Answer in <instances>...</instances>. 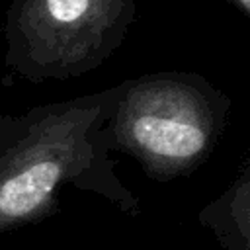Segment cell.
Returning a JSON list of instances; mask_svg holds the SVG:
<instances>
[{
    "label": "cell",
    "mask_w": 250,
    "mask_h": 250,
    "mask_svg": "<svg viewBox=\"0 0 250 250\" xmlns=\"http://www.w3.org/2000/svg\"><path fill=\"white\" fill-rule=\"evenodd\" d=\"M211 90L191 76L158 74L125 88L117 105V139L148 172L182 174L213 148L221 129Z\"/></svg>",
    "instance_id": "obj_1"
},
{
    "label": "cell",
    "mask_w": 250,
    "mask_h": 250,
    "mask_svg": "<svg viewBox=\"0 0 250 250\" xmlns=\"http://www.w3.org/2000/svg\"><path fill=\"white\" fill-rule=\"evenodd\" d=\"M133 16L135 0H12L10 59L41 74L82 72L115 49Z\"/></svg>",
    "instance_id": "obj_2"
},
{
    "label": "cell",
    "mask_w": 250,
    "mask_h": 250,
    "mask_svg": "<svg viewBox=\"0 0 250 250\" xmlns=\"http://www.w3.org/2000/svg\"><path fill=\"white\" fill-rule=\"evenodd\" d=\"M100 100L74 102L37 121L0 156V230L41 217L55 189L90 160L86 133Z\"/></svg>",
    "instance_id": "obj_3"
},
{
    "label": "cell",
    "mask_w": 250,
    "mask_h": 250,
    "mask_svg": "<svg viewBox=\"0 0 250 250\" xmlns=\"http://www.w3.org/2000/svg\"><path fill=\"white\" fill-rule=\"evenodd\" d=\"M201 221L227 250H250V156L232 184L205 209Z\"/></svg>",
    "instance_id": "obj_4"
},
{
    "label": "cell",
    "mask_w": 250,
    "mask_h": 250,
    "mask_svg": "<svg viewBox=\"0 0 250 250\" xmlns=\"http://www.w3.org/2000/svg\"><path fill=\"white\" fill-rule=\"evenodd\" d=\"M238 2V6L246 12V14H250V0H236Z\"/></svg>",
    "instance_id": "obj_5"
}]
</instances>
